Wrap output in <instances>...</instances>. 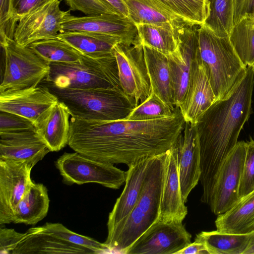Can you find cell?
<instances>
[{"label":"cell","instance_id":"1","mask_svg":"<svg viewBox=\"0 0 254 254\" xmlns=\"http://www.w3.org/2000/svg\"><path fill=\"white\" fill-rule=\"evenodd\" d=\"M185 123L180 108L171 117L144 121H95L71 117L67 145L95 160L128 166L165 153L176 144Z\"/></svg>","mask_w":254,"mask_h":254},{"label":"cell","instance_id":"2","mask_svg":"<svg viewBox=\"0 0 254 254\" xmlns=\"http://www.w3.org/2000/svg\"><path fill=\"white\" fill-rule=\"evenodd\" d=\"M254 87V72L251 66H247L230 91L216 101L195 124L200 153L201 201L208 205L219 171L250 116Z\"/></svg>","mask_w":254,"mask_h":254},{"label":"cell","instance_id":"3","mask_svg":"<svg viewBox=\"0 0 254 254\" xmlns=\"http://www.w3.org/2000/svg\"><path fill=\"white\" fill-rule=\"evenodd\" d=\"M165 153L151 159L136 204L127 218L108 233L104 244L109 251L125 254L159 219Z\"/></svg>","mask_w":254,"mask_h":254},{"label":"cell","instance_id":"4","mask_svg":"<svg viewBox=\"0 0 254 254\" xmlns=\"http://www.w3.org/2000/svg\"><path fill=\"white\" fill-rule=\"evenodd\" d=\"M50 86L51 91L67 106L72 117L104 122L126 120L135 108L122 90L67 89Z\"/></svg>","mask_w":254,"mask_h":254},{"label":"cell","instance_id":"5","mask_svg":"<svg viewBox=\"0 0 254 254\" xmlns=\"http://www.w3.org/2000/svg\"><path fill=\"white\" fill-rule=\"evenodd\" d=\"M198 32L199 56L217 101L230 91L246 66L229 36H217L203 24L199 26Z\"/></svg>","mask_w":254,"mask_h":254},{"label":"cell","instance_id":"6","mask_svg":"<svg viewBox=\"0 0 254 254\" xmlns=\"http://www.w3.org/2000/svg\"><path fill=\"white\" fill-rule=\"evenodd\" d=\"M50 65V71L45 80L55 87L67 89L114 88L123 91L114 55L103 58L83 55L77 62L51 63Z\"/></svg>","mask_w":254,"mask_h":254},{"label":"cell","instance_id":"7","mask_svg":"<svg viewBox=\"0 0 254 254\" xmlns=\"http://www.w3.org/2000/svg\"><path fill=\"white\" fill-rule=\"evenodd\" d=\"M5 58L0 93L34 87L49 73L50 63L29 46L18 44L13 39L0 36Z\"/></svg>","mask_w":254,"mask_h":254},{"label":"cell","instance_id":"8","mask_svg":"<svg viewBox=\"0 0 254 254\" xmlns=\"http://www.w3.org/2000/svg\"><path fill=\"white\" fill-rule=\"evenodd\" d=\"M64 183H96L118 189L126 181L127 172L114 164L95 160L77 152L64 153L55 162Z\"/></svg>","mask_w":254,"mask_h":254},{"label":"cell","instance_id":"9","mask_svg":"<svg viewBox=\"0 0 254 254\" xmlns=\"http://www.w3.org/2000/svg\"><path fill=\"white\" fill-rule=\"evenodd\" d=\"M198 26L182 19L174 23L178 47L168 57L176 107L180 108L184 101L194 64L199 56Z\"/></svg>","mask_w":254,"mask_h":254},{"label":"cell","instance_id":"10","mask_svg":"<svg viewBox=\"0 0 254 254\" xmlns=\"http://www.w3.org/2000/svg\"><path fill=\"white\" fill-rule=\"evenodd\" d=\"M123 91L135 107L150 95L151 86L140 44H120L113 49Z\"/></svg>","mask_w":254,"mask_h":254},{"label":"cell","instance_id":"11","mask_svg":"<svg viewBox=\"0 0 254 254\" xmlns=\"http://www.w3.org/2000/svg\"><path fill=\"white\" fill-rule=\"evenodd\" d=\"M182 222L158 220L125 254H176L191 243V235Z\"/></svg>","mask_w":254,"mask_h":254},{"label":"cell","instance_id":"12","mask_svg":"<svg viewBox=\"0 0 254 254\" xmlns=\"http://www.w3.org/2000/svg\"><path fill=\"white\" fill-rule=\"evenodd\" d=\"M246 153V142L238 141L223 164L209 206L218 216L233 207L239 200V190Z\"/></svg>","mask_w":254,"mask_h":254},{"label":"cell","instance_id":"13","mask_svg":"<svg viewBox=\"0 0 254 254\" xmlns=\"http://www.w3.org/2000/svg\"><path fill=\"white\" fill-rule=\"evenodd\" d=\"M60 3V0H53L23 17L16 25L14 41L28 46L39 40L57 38L65 16L70 11L62 10Z\"/></svg>","mask_w":254,"mask_h":254},{"label":"cell","instance_id":"14","mask_svg":"<svg viewBox=\"0 0 254 254\" xmlns=\"http://www.w3.org/2000/svg\"><path fill=\"white\" fill-rule=\"evenodd\" d=\"M34 166L25 162L0 159V224L13 223L16 207L33 182Z\"/></svg>","mask_w":254,"mask_h":254},{"label":"cell","instance_id":"15","mask_svg":"<svg viewBox=\"0 0 254 254\" xmlns=\"http://www.w3.org/2000/svg\"><path fill=\"white\" fill-rule=\"evenodd\" d=\"M84 31L121 38L124 45L140 44L136 25L128 17L117 14H102L78 17L69 12L62 25L61 32Z\"/></svg>","mask_w":254,"mask_h":254},{"label":"cell","instance_id":"16","mask_svg":"<svg viewBox=\"0 0 254 254\" xmlns=\"http://www.w3.org/2000/svg\"><path fill=\"white\" fill-rule=\"evenodd\" d=\"M59 101L48 87L38 85L0 93V111L13 113L31 121L36 127Z\"/></svg>","mask_w":254,"mask_h":254},{"label":"cell","instance_id":"17","mask_svg":"<svg viewBox=\"0 0 254 254\" xmlns=\"http://www.w3.org/2000/svg\"><path fill=\"white\" fill-rule=\"evenodd\" d=\"M174 147L182 194L186 202L201 175L200 147L195 124L185 123Z\"/></svg>","mask_w":254,"mask_h":254},{"label":"cell","instance_id":"18","mask_svg":"<svg viewBox=\"0 0 254 254\" xmlns=\"http://www.w3.org/2000/svg\"><path fill=\"white\" fill-rule=\"evenodd\" d=\"M50 152L36 130L0 132V159L34 166Z\"/></svg>","mask_w":254,"mask_h":254},{"label":"cell","instance_id":"19","mask_svg":"<svg viewBox=\"0 0 254 254\" xmlns=\"http://www.w3.org/2000/svg\"><path fill=\"white\" fill-rule=\"evenodd\" d=\"M181 189L176 151L174 146L164 157V175L159 220L183 222L188 214Z\"/></svg>","mask_w":254,"mask_h":254},{"label":"cell","instance_id":"20","mask_svg":"<svg viewBox=\"0 0 254 254\" xmlns=\"http://www.w3.org/2000/svg\"><path fill=\"white\" fill-rule=\"evenodd\" d=\"M216 101V96L199 54L194 64L184 101L180 107L186 122L196 124Z\"/></svg>","mask_w":254,"mask_h":254},{"label":"cell","instance_id":"21","mask_svg":"<svg viewBox=\"0 0 254 254\" xmlns=\"http://www.w3.org/2000/svg\"><path fill=\"white\" fill-rule=\"evenodd\" d=\"M152 158H145L128 166L125 186L109 215L107 224L108 233L127 218L136 204Z\"/></svg>","mask_w":254,"mask_h":254},{"label":"cell","instance_id":"22","mask_svg":"<svg viewBox=\"0 0 254 254\" xmlns=\"http://www.w3.org/2000/svg\"><path fill=\"white\" fill-rule=\"evenodd\" d=\"M95 254L85 247L70 243L47 231L43 227L29 228L11 254Z\"/></svg>","mask_w":254,"mask_h":254},{"label":"cell","instance_id":"23","mask_svg":"<svg viewBox=\"0 0 254 254\" xmlns=\"http://www.w3.org/2000/svg\"><path fill=\"white\" fill-rule=\"evenodd\" d=\"M70 116L67 106L59 100L37 126L36 131L51 152L59 151L67 145Z\"/></svg>","mask_w":254,"mask_h":254},{"label":"cell","instance_id":"24","mask_svg":"<svg viewBox=\"0 0 254 254\" xmlns=\"http://www.w3.org/2000/svg\"><path fill=\"white\" fill-rule=\"evenodd\" d=\"M151 91L172 109L174 91L168 56L150 47L143 46Z\"/></svg>","mask_w":254,"mask_h":254},{"label":"cell","instance_id":"25","mask_svg":"<svg viewBox=\"0 0 254 254\" xmlns=\"http://www.w3.org/2000/svg\"><path fill=\"white\" fill-rule=\"evenodd\" d=\"M57 38L69 44L82 55L93 58L112 56L114 47L124 44L119 37L84 31L61 32Z\"/></svg>","mask_w":254,"mask_h":254},{"label":"cell","instance_id":"26","mask_svg":"<svg viewBox=\"0 0 254 254\" xmlns=\"http://www.w3.org/2000/svg\"><path fill=\"white\" fill-rule=\"evenodd\" d=\"M216 230L226 233L248 234L254 232V190L240 198L235 205L215 221Z\"/></svg>","mask_w":254,"mask_h":254},{"label":"cell","instance_id":"27","mask_svg":"<svg viewBox=\"0 0 254 254\" xmlns=\"http://www.w3.org/2000/svg\"><path fill=\"white\" fill-rule=\"evenodd\" d=\"M50 199L47 188L42 183L33 184L17 204L13 223L35 225L47 215Z\"/></svg>","mask_w":254,"mask_h":254},{"label":"cell","instance_id":"28","mask_svg":"<svg viewBox=\"0 0 254 254\" xmlns=\"http://www.w3.org/2000/svg\"><path fill=\"white\" fill-rule=\"evenodd\" d=\"M253 232L248 234L230 233L219 231H202L194 240L203 243L208 254H243Z\"/></svg>","mask_w":254,"mask_h":254},{"label":"cell","instance_id":"29","mask_svg":"<svg viewBox=\"0 0 254 254\" xmlns=\"http://www.w3.org/2000/svg\"><path fill=\"white\" fill-rule=\"evenodd\" d=\"M174 23L136 25L140 44L167 56L171 55L176 50L178 44Z\"/></svg>","mask_w":254,"mask_h":254},{"label":"cell","instance_id":"30","mask_svg":"<svg viewBox=\"0 0 254 254\" xmlns=\"http://www.w3.org/2000/svg\"><path fill=\"white\" fill-rule=\"evenodd\" d=\"M135 25L173 23L180 18L152 0H124Z\"/></svg>","mask_w":254,"mask_h":254},{"label":"cell","instance_id":"31","mask_svg":"<svg viewBox=\"0 0 254 254\" xmlns=\"http://www.w3.org/2000/svg\"><path fill=\"white\" fill-rule=\"evenodd\" d=\"M207 16L203 23L219 36H229L234 23L235 0H205Z\"/></svg>","mask_w":254,"mask_h":254},{"label":"cell","instance_id":"32","mask_svg":"<svg viewBox=\"0 0 254 254\" xmlns=\"http://www.w3.org/2000/svg\"><path fill=\"white\" fill-rule=\"evenodd\" d=\"M229 37L243 64L252 66L254 63V18L241 19L234 25Z\"/></svg>","mask_w":254,"mask_h":254},{"label":"cell","instance_id":"33","mask_svg":"<svg viewBox=\"0 0 254 254\" xmlns=\"http://www.w3.org/2000/svg\"><path fill=\"white\" fill-rule=\"evenodd\" d=\"M28 46L50 63L75 62L80 60L83 56L69 44L58 38L39 40Z\"/></svg>","mask_w":254,"mask_h":254},{"label":"cell","instance_id":"34","mask_svg":"<svg viewBox=\"0 0 254 254\" xmlns=\"http://www.w3.org/2000/svg\"><path fill=\"white\" fill-rule=\"evenodd\" d=\"M180 18L198 25L207 16L205 0H152Z\"/></svg>","mask_w":254,"mask_h":254},{"label":"cell","instance_id":"35","mask_svg":"<svg viewBox=\"0 0 254 254\" xmlns=\"http://www.w3.org/2000/svg\"><path fill=\"white\" fill-rule=\"evenodd\" d=\"M178 107L172 109L151 91L149 96L135 107L126 120L144 121L174 115Z\"/></svg>","mask_w":254,"mask_h":254},{"label":"cell","instance_id":"36","mask_svg":"<svg viewBox=\"0 0 254 254\" xmlns=\"http://www.w3.org/2000/svg\"><path fill=\"white\" fill-rule=\"evenodd\" d=\"M43 227L45 230L72 244L87 248L95 254L109 251L104 243L91 238L76 233L59 223H46Z\"/></svg>","mask_w":254,"mask_h":254},{"label":"cell","instance_id":"37","mask_svg":"<svg viewBox=\"0 0 254 254\" xmlns=\"http://www.w3.org/2000/svg\"><path fill=\"white\" fill-rule=\"evenodd\" d=\"M254 190V138L246 142V153L239 190V198Z\"/></svg>","mask_w":254,"mask_h":254},{"label":"cell","instance_id":"38","mask_svg":"<svg viewBox=\"0 0 254 254\" xmlns=\"http://www.w3.org/2000/svg\"><path fill=\"white\" fill-rule=\"evenodd\" d=\"M29 130H36V127L28 119L13 113L0 111V132Z\"/></svg>","mask_w":254,"mask_h":254},{"label":"cell","instance_id":"39","mask_svg":"<svg viewBox=\"0 0 254 254\" xmlns=\"http://www.w3.org/2000/svg\"><path fill=\"white\" fill-rule=\"evenodd\" d=\"M53 0H10L11 22L15 27L24 16Z\"/></svg>","mask_w":254,"mask_h":254},{"label":"cell","instance_id":"40","mask_svg":"<svg viewBox=\"0 0 254 254\" xmlns=\"http://www.w3.org/2000/svg\"><path fill=\"white\" fill-rule=\"evenodd\" d=\"M64 0L69 6L70 10H78L86 16L116 14L99 0Z\"/></svg>","mask_w":254,"mask_h":254},{"label":"cell","instance_id":"41","mask_svg":"<svg viewBox=\"0 0 254 254\" xmlns=\"http://www.w3.org/2000/svg\"><path fill=\"white\" fill-rule=\"evenodd\" d=\"M25 233H19L13 229L0 227V254H9L15 249L22 240Z\"/></svg>","mask_w":254,"mask_h":254},{"label":"cell","instance_id":"42","mask_svg":"<svg viewBox=\"0 0 254 254\" xmlns=\"http://www.w3.org/2000/svg\"><path fill=\"white\" fill-rule=\"evenodd\" d=\"M15 30L11 22L10 0H0V36L13 39Z\"/></svg>","mask_w":254,"mask_h":254},{"label":"cell","instance_id":"43","mask_svg":"<svg viewBox=\"0 0 254 254\" xmlns=\"http://www.w3.org/2000/svg\"><path fill=\"white\" fill-rule=\"evenodd\" d=\"M247 16L254 18V0H235L234 25Z\"/></svg>","mask_w":254,"mask_h":254},{"label":"cell","instance_id":"44","mask_svg":"<svg viewBox=\"0 0 254 254\" xmlns=\"http://www.w3.org/2000/svg\"><path fill=\"white\" fill-rule=\"evenodd\" d=\"M115 13L128 17V12L124 0H99Z\"/></svg>","mask_w":254,"mask_h":254},{"label":"cell","instance_id":"45","mask_svg":"<svg viewBox=\"0 0 254 254\" xmlns=\"http://www.w3.org/2000/svg\"><path fill=\"white\" fill-rule=\"evenodd\" d=\"M176 254H208V253L203 243L194 240Z\"/></svg>","mask_w":254,"mask_h":254},{"label":"cell","instance_id":"46","mask_svg":"<svg viewBox=\"0 0 254 254\" xmlns=\"http://www.w3.org/2000/svg\"><path fill=\"white\" fill-rule=\"evenodd\" d=\"M243 254H254V232L252 235L249 245Z\"/></svg>","mask_w":254,"mask_h":254},{"label":"cell","instance_id":"47","mask_svg":"<svg viewBox=\"0 0 254 254\" xmlns=\"http://www.w3.org/2000/svg\"><path fill=\"white\" fill-rule=\"evenodd\" d=\"M251 67H252V69H253V70L254 71V64H253V65H252Z\"/></svg>","mask_w":254,"mask_h":254}]
</instances>
